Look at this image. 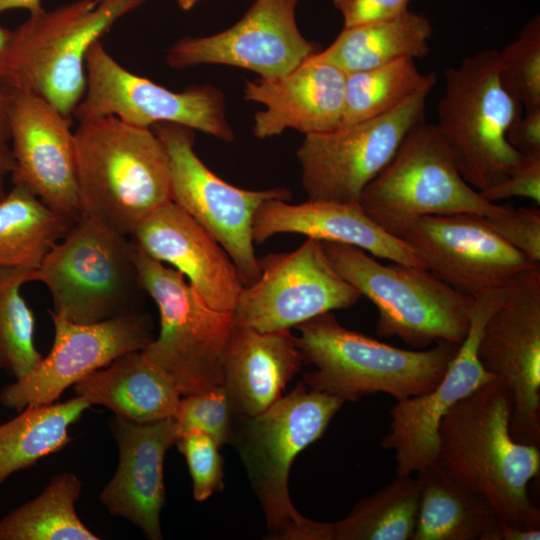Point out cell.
Masks as SVG:
<instances>
[{"instance_id":"obj_1","label":"cell","mask_w":540,"mask_h":540,"mask_svg":"<svg viewBox=\"0 0 540 540\" xmlns=\"http://www.w3.org/2000/svg\"><path fill=\"white\" fill-rule=\"evenodd\" d=\"M511 416L506 384L497 377L485 382L441 419L437 462L486 501L500 521L540 528V510L528 492L540 473L539 446L513 438Z\"/></svg>"},{"instance_id":"obj_2","label":"cell","mask_w":540,"mask_h":540,"mask_svg":"<svg viewBox=\"0 0 540 540\" xmlns=\"http://www.w3.org/2000/svg\"><path fill=\"white\" fill-rule=\"evenodd\" d=\"M74 142L79 214L131 236L172 201L168 155L151 128L112 116L87 119L78 121Z\"/></svg>"},{"instance_id":"obj_3","label":"cell","mask_w":540,"mask_h":540,"mask_svg":"<svg viewBox=\"0 0 540 540\" xmlns=\"http://www.w3.org/2000/svg\"><path fill=\"white\" fill-rule=\"evenodd\" d=\"M295 328L303 362L316 367L303 383L343 402L376 393L396 401L425 394L441 380L459 347L442 342L427 350L397 348L347 329L333 312Z\"/></svg>"},{"instance_id":"obj_4","label":"cell","mask_w":540,"mask_h":540,"mask_svg":"<svg viewBox=\"0 0 540 540\" xmlns=\"http://www.w3.org/2000/svg\"><path fill=\"white\" fill-rule=\"evenodd\" d=\"M145 1L76 0L30 15L13 30L4 84L38 95L72 117L86 91L89 49Z\"/></svg>"},{"instance_id":"obj_5","label":"cell","mask_w":540,"mask_h":540,"mask_svg":"<svg viewBox=\"0 0 540 540\" xmlns=\"http://www.w3.org/2000/svg\"><path fill=\"white\" fill-rule=\"evenodd\" d=\"M336 271L378 310V336L397 337L412 347L460 345L466 337L474 298L459 292L427 268L385 265L363 249L322 242Z\"/></svg>"},{"instance_id":"obj_6","label":"cell","mask_w":540,"mask_h":540,"mask_svg":"<svg viewBox=\"0 0 540 540\" xmlns=\"http://www.w3.org/2000/svg\"><path fill=\"white\" fill-rule=\"evenodd\" d=\"M437 115L439 134L477 191L502 180L523 158L507 140L522 105L501 82L498 50L478 51L446 70Z\"/></svg>"},{"instance_id":"obj_7","label":"cell","mask_w":540,"mask_h":540,"mask_svg":"<svg viewBox=\"0 0 540 540\" xmlns=\"http://www.w3.org/2000/svg\"><path fill=\"white\" fill-rule=\"evenodd\" d=\"M344 402L303 382L263 412L238 417L232 445L246 469L274 539L294 540L304 516L288 489L297 455L320 439Z\"/></svg>"},{"instance_id":"obj_8","label":"cell","mask_w":540,"mask_h":540,"mask_svg":"<svg viewBox=\"0 0 540 540\" xmlns=\"http://www.w3.org/2000/svg\"><path fill=\"white\" fill-rule=\"evenodd\" d=\"M133 262L138 286L151 296L160 315L159 335L143 353L181 395L222 385V358L236 323L234 312L211 308L182 273L135 244Z\"/></svg>"},{"instance_id":"obj_9","label":"cell","mask_w":540,"mask_h":540,"mask_svg":"<svg viewBox=\"0 0 540 540\" xmlns=\"http://www.w3.org/2000/svg\"><path fill=\"white\" fill-rule=\"evenodd\" d=\"M358 203L394 236L422 216L495 217L509 209L486 201L464 180L435 124L425 120L408 132L391 161L364 188Z\"/></svg>"},{"instance_id":"obj_10","label":"cell","mask_w":540,"mask_h":540,"mask_svg":"<svg viewBox=\"0 0 540 540\" xmlns=\"http://www.w3.org/2000/svg\"><path fill=\"white\" fill-rule=\"evenodd\" d=\"M127 237L79 214L34 273L50 292L52 312L85 324L132 311L129 295L138 282Z\"/></svg>"},{"instance_id":"obj_11","label":"cell","mask_w":540,"mask_h":540,"mask_svg":"<svg viewBox=\"0 0 540 540\" xmlns=\"http://www.w3.org/2000/svg\"><path fill=\"white\" fill-rule=\"evenodd\" d=\"M151 129L161 140L170 166L171 199L227 252L244 286L258 279L252 224L260 205L270 199L290 200L287 188L242 189L212 172L194 151L195 130L160 122Z\"/></svg>"},{"instance_id":"obj_12","label":"cell","mask_w":540,"mask_h":540,"mask_svg":"<svg viewBox=\"0 0 540 540\" xmlns=\"http://www.w3.org/2000/svg\"><path fill=\"white\" fill-rule=\"evenodd\" d=\"M86 74L85 94L73 112L77 121L112 116L142 128L171 122L225 142L234 140L223 92L211 84L169 90L127 70L100 41L87 53Z\"/></svg>"},{"instance_id":"obj_13","label":"cell","mask_w":540,"mask_h":540,"mask_svg":"<svg viewBox=\"0 0 540 540\" xmlns=\"http://www.w3.org/2000/svg\"><path fill=\"white\" fill-rule=\"evenodd\" d=\"M424 87L393 110L350 126L307 134L297 150L308 199L358 202L386 167L408 132L425 120Z\"/></svg>"},{"instance_id":"obj_14","label":"cell","mask_w":540,"mask_h":540,"mask_svg":"<svg viewBox=\"0 0 540 540\" xmlns=\"http://www.w3.org/2000/svg\"><path fill=\"white\" fill-rule=\"evenodd\" d=\"M258 264L260 275L244 286L234 316L237 324L260 332L290 330L318 315L349 309L362 297L336 271L317 239L258 258Z\"/></svg>"},{"instance_id":"obj_15","label":"cell","mask_w":540,"mask_h":540,"mask_svg":"<svg viewBox=\"0 0 540 540\" xmlns=\"http://www.w3.org/2000/svg\"><path fill=\"white\" fill-rule=\"evenodd\" d=\"M487 319L478 344L484 369L512 398L510 430L521 443H540V265L514 276Z\"/></svg>"},{"instance_id":"obj_16","label":"cell","mask_w":540,"mask_h":540,"mask_svg":"<svg viewBox=\"0 0 540 540\" xmlns=\"http://www.w3.org/2000/svg\"><path fill=\"white\" fill-rule=\"evenodd\" d=\"M442 281L473 298L503 288L517 274L540 265L499 238L484 216H422L397 236Z\"/></svg>"},{"instance_id":"obj_17","label":"cell","mask_w":540,"mask_h":540,"mask_svg":"<svg viewBox=\"0 0 540 540\" xmlns=\"http://www.w3.org/2000/svg\"><path fill=\"white\" fill-rule=\"evenodd\" d=\"M53 346L27 376L6 385L0 404L20 412L54 403L70 386L118 357L140 351L154 339L146 317L129 311L94 323H75L49 311Z\"/></svg>"},{"instance_id":"obj_18","label":"cell","mask_w":540,"mask_h":540,"mask_svg":"<svg viewBox=\"0 0 540 540\" xmlns=\"http://www.w3.org/2000/svg\"><path fill=\"white\" fill-rule=\"evenodd\" d=\"M504 295L503 287L474 298L469 331L441 380L429 392L397 401L391 408L381 447L394 451L396 475H412L437 463L438 427L443 416L494 378L479 360L478 344L487 319Z\"/></svg>"},{"instance_id":"obj_19","label":"cell","mask_w":540,"mask_h":540,"mask_svg":"<svg viewBox=\"0 0 540 540\" xmlns=\"http://www.w3.org/2000/svg\"><path fill=\"white\" fill-rule=\"evenodd\" d=\"M299 0H256L233 26L209 36H185L168 49L173 69L221 64L251 70L260 77L285 75L317 53L300 33Z\"/></svg>"},{"instance_id":"obj_20","label":"cell","mask_w":540,"mask_h":540,"mask_svg":"<svg viewBox=\"0 0 540 540\" xmlns=\"http://www.w3.org/2000/svg\"><path fill=\"white\" fill-rule=\"evenodd\" d=\"M8 123L15 167L13 185H23L58 214H79L72 117L47 100L11 88Z\"/></svg>"},{"instance_id":"obj_21","label":"cell","mask_w":540,"mask_h":540,"mask_svg":"<svg viewBox=\"0 0 540 540\" xmlns=\"http://www.w3.org/2000/svg\"><path fill=\"white\" fill-rule=\"evenodd\" d=\"M143 252L188 279L211 308L235 310L244 288L236 266L218 241L173 201L147 216L131 235Z\"/></svg>"},{"instance_id":"obj_22","label":"cell","mask_w":540,"mask_h":540,"mask_svg":"<svg viewBox=\"0 0 540 540\" xmlns=\"http://www.w3.org/2000/svg\"><path fill=\"white\" fill-rule=\"evenodd\" d=\"M109 426L118 446L119 461L99 500L111 515L125 518L146 538L161 540L164 458L178 438L173 418L137 423L114 415Z\"/></svg>"},{"instance_id":"obj_23","label":"cell","mask_w":540,"mask_h":540,"mask_svg":"<svg viewBox=\"0 0 540 540\" xmlns=\"http://www.w3.org/2000/svg\"><path fill=\"white\" fill-rule=\"evenodd\" d=\"M315 54L285 75L246 82L244 99L264 106L254 115L255 137H273L286 129L307 135L339 128L346 74Z\"/></svg>"},{"instance_id":"obj_24","label":"cell","mask_w":540,"mask_h":540,"mask_svg":"<svg viewBox=\"0 0 540 540\" xmlns=\"http://www.w3.org/2000/svg\"><path fill=\"white\" fill-rule=\"evenodd\" d=\"M282 233L353 245L376 258L425 268L401 239L376 224L358 202L322 199H308L299 204L282 199L263 202L253 219L254 243H263Z\"/></svg>"},{"instance_id":"obj_25","label":"cell","mask_w":540,"mask_h":540,"mask_svg":"<svg viewBox=\"0 0 540 540\" xmlns=\"http://www.w3.org/2000/svg\"><path fill=\"white\" fill-rule=\"evenodd\" d=\"M302 363L289 329L260 332L235 323L222 358V386L237 416L271 406Z\"/></svg>"},{"instance_id":"obj_26","label":"cell","mask_w":540,"mask_h":540,"mask_svg":"<svg viewBox=\"0 0 540 540\" xmlns=\"http://www.w3.org/2000/svg\"><path fill=\"white\" fill-rule=\"evenodd\" d=\"M77 396L137 423L172 418L181 393L142 350L124 354L76 384Z\"/></svg>"},{"instance_id":"obj_27","label":"cell","mask_w":540,"mask_h":540,"mask_svg":"<svg viewBox=\"0 0 540 540\" xmlns=\"http://www.w3.org/2000/svg\"><path fill=\"white\" fill-rule=\"evenodd\" d=\"M419 502L411 540H494L499 519L481 497L438 462L417 472Z\"/></svg>"},{"instance_id":"obj_28","label":"cell","mask_w":540,"mask_h":540,"mask_svg":"<svg viewBox=\"0 0 540 540\" xmlns=\"http://www.w3.org/2000/svg\"><path fill=\"white\" fill-rule=\"evenodd\" d=\"M418 502L417 480L396 475L339 521L317 522L305 517L296 540H411Z\"/></svg>"},{"instance_id":"obj_29","label":"cell","mask_w":540,"mask_h":540,"mask_svg":"<svg viewBox=\"0 0 540 540\" xmlns=\"http://www.w3.org/2000/svg\"><path fill=\"white\" fill-rule=\"evenodd\" d=\"M431 35L429 21L407 10L389 20L343 27L331 45L315 55L347 75L402 58L424 57Z\"/></svg>"},{"instance_id":"obj_30","label":"cell","mask_w":540,"mask_h":540,"mask_svg":"<svg viewBox=\"0 0 540 540\" xmlns=\"http://www.w3.org/2000/svg\"><path fill=\"white\" fill-rule=\"evenodd\" d=\"M90 406L76 395L61 403L27 406L18 416L0 424V485L15 472L65 447L72 440L70 426Z\"/></svg>"},{"instance_id":"obj_31","label":"cell","mask_w":540,"mask_h":540,"mask_svg":"<svg viewBox=\"0 0 540 540\" xmlns=\"http://www.w3.org/2000/svg\"><path fill=\"white\" fill-rule=\"evenodd\" d=\"M46 206L23 185L0 200V267L36 270L73 221Z\"/></svg>"},{"instance_id":"obj_32","label":"cell","mask_w":540,"mask_h":540,"mask_svg":"<svg viewBox=\"0 0 540 540\" xmlns=\"http://www.w3.org/2000/svg\"><path fill=\"white\" fill-rule=\"evenodd\" d=\"M81 492L76 474L54 475L37 497L0 519V540H99L77 514Z\"/></svg>"},{"instance_id":"obj_33","label":"cell","mask_w":540,"mask_h":540,"mask_svg":"<svg viewBox=\"0 0 540 540\" xmlns=\"http://www.w3.org/2000/svg\"><path fill=\"white\" fill-rule=\"evenodd\" d=\"M436 74H422L411 58L346 75L344 111L340 127L385 114L418 90L433 86Z\"/></svg>"},{"instance_id":"obj_34","label":"cell","mask_w":540,"mask_h":540,"mask_svg":"<svg viewBox=\"0 0 540 540\" xmlns=\"http://www.w3.org/2000/svg\"><path fill=\"white\" fill-rule=\"evenodd\" d=\"M35 270L0 267V370L16 380L30 374L43 356L34 345L35 319L21 295Z\"/></svg>"},{"instance_id":"obj_35","label":"cell","mask_w":540,"mask_h":540,"mask_svg":"<svg viewBox=\"0 0 540 540\" xmlns=\"http://www.w3.org/2000/svg\"><path fill=\"white\" fill-rule=\"evenodd\" d=\"M501 82L528 109L540 108V23L532 19L519 37L498 51Z\"/></svg>"},{"instance_id":"obj_36","label":"cell","mask_w":540,"mask_h":540,"mask_svg":"<svg viewBox=\"0 0 540 540\" xmlns=\"http://www.w3.org/2000/svg\"><path fill=\"white\" fill-rule=\"evenodd\" d=\"M172 418L177 437L192 431L203 432L221 447L232 444L238 416L224 387L219 385L183 395Z\"/></svg>"},{"instance_id":"obj_37","label":"cell","mask_w":540,"mask_h":540,"mask_svg":"<svg viewBox=\"0 0 540 540\" xmlns=\"http://www.w3.org/2000/svg\"><path fill=\"white\" fill-rule=\"evenodd\" d=\"M175 444L186 459L196 501H205L213 493L223 490L220 446L210 435L198 431L188 432L178 437Z\"/></svg>"},{"instance_id":"obj_38","label":"cell","mask_w":540,"mask_h":540,"mask_svg":"<svg viewBox=\"0 0 540 540\" xmlns=\"http://www.w3.org/2000/svg\"><path fill=\"white\" fill-rule=\"evenodd\" d=\"M487 226L504 242L540 263V210L537 207L509 209L495 217L484 216Z\"/></svg>"},{"instance_id":"obj_39","label":"cell","mask_w":540,"mask_h":540,"mask_svg":"<svg viewBox=\"0 0 540 540\" xmlns=\"http://www.w3.org/2000/svg\"><path fill=\"white\" fill-rule=\"evenodd\" d=\"M488 202L523 197L540 205V153L523 154L521 161L499 182L479 191Z\"/></svg>"},{"instance_id":"obj_40","label":"cell","mask_w":540,"mask_h":540,"mask_svg":"<svg viewBox=\"0 0 540 540\" xmlns=\"http://www.w3.org/2000/svg\"><path fill=\"white\" fill-rule=\"evenodd\" d=\"M344 19V27L365 25L395 18L406 12L409 0H333Z\"/></svg>"},{"instance_id":"obj_41","label":"cell","mask_w":540,"mask_h":540,"mask_svg":"<svg viewBox=\"0 0 540 540\" xmlns=\"http://www.w3.org/2000/svg\"><path fill=\"white\" fill-rule=\"evenodd\" d=\"M507 140L522 154L540 153V108L526 110L509 128Z\"/></svg>"},{"instance_id":"obj_42","label":"cell","mask_w":540,"mask_h":540,"mask_svg":"<svg viewBox=\"0 0 540 540\" xmlns=\"http://www.w3.org/2000/svg\"><path fill=\"white\" fill-rule=\"evenodd\" d=\"M10 96L11 87L4 84L0 88V177L11 174L15 167L8 123Z\"/></svg>"},{"instance_id":"obj_43","label":"cell","mask_w":540,"mask_h":540,"mask_svg":"<svg viewBox=\"0 0 540 540\" xmlns=\"http://www.w3.org/2000/svg\"><path fill=\"white\" fill-rule=\"evenodd\" d=\"M539 528H523L499 520L494 540H539Z\"/></svg>"},{"instance_id":"obj_44","label":"cell","mask_w":540,"mask_h":540,"mask_svg":"<svg viewBox=\"0 0 540 540\" xmlns=\"http://www.w3.org/2000/svg\"><path fill=\"white\" fill-rule=\"evenodd\" d=\"M10 9H25L30 15L44 10L41 0H0V14Z\"/></svg>"},{"instance_id":"obj_45","label":"cell","mask_w":540,"mask_h":540,"mask_svg":"<svg viewBox=\"0 0 540 540\" xmlns=\"http://www.w3.org/2000/svg\"><path fill=\"white\" fill-rule=\"evenodd\" d=\"M12 30L0 26V88L4 85V75L10 49Z\"/></svg>"},{"instance_id":"obj_46","label":"cell","mask_w":540,"mask_h":540,"mask_svg":"<svg viewBox=\"0 0 540 540\" xmlns=\"http://www.w3.org/2000/svg\"><path fill=\"white\" fill-rule=\"evenodd\" d=\"M103 0H96V2H101ZM198 1L200 0H177L178 2V5L183 9V10H190Z\"/></svg>"},{"instance_id":"obj_47","label":"cell","mask_w":540,"mask_h":540,"mask_svg":"<svg viewBox=\"0 0 540 540\" xmlns=\"http://www.w3.org/2000/svg\"><path fill=\"white\" fill-rule=\"evenodd\" d=\"M5 194L4 180L3 177H0V200L5 196Z\"/></svg>"}]
</instances>
